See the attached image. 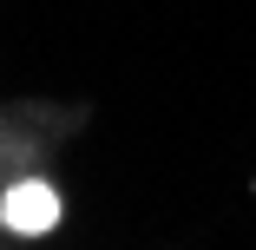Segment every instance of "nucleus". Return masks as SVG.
Returning <instances> with one entry per match:
<instances>
[{"mask_svg": "<svg viewBox=\"0 0 256 250\" xmlns=\"http://www.w3.org/2000/svg\"><path fill=\"white\" fill-rule=\"evenodd\" d=\"M7 230H20V237H40V230H53L60 224V191L53 184H40V178H26V184H14L7 191Z\"/></svg>", "mask_w": 256, "mask_h": 250, "instance_id": "obj_1", "label": "nucleus"}]
</instances>
